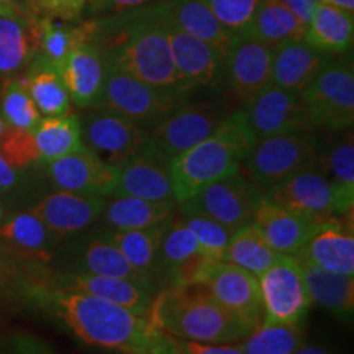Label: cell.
<instances>
[{
    "label": "cell",
    "mask_w": 354,
    "mask_h": 354,
    "mask_svg": "<svg viewBox=\"0 0 354 354\" xmlns=\"http://www.w3.org/2000/svg\"><path fill=\"white\" fill-rule=\"evenodd\" d=\"M21 292L84 344L122 354L148 353L154 330L148 317L35 277L25 279Z\"/></svg>",
    "instance_id": "obj_1"
},
{
    "label": "cell",
    "mask_w": 354,
    "mask_h": 354,
    "mask_svg": "<svg viewBox=\"0 0 354 354\" xmlns=\"http://www.w3.org/2000/svg\"><path fill=\"white\" fill-rule=\"evenodd\" d=\"M95 41L107 63L141 82L184 94L172 59L161 2L94 19Z\"/></svg>",
    "instance_id": "obj_2"
},
{
    "label": "cell",
    "mask_w": 354,
    "mask_h": 354,
    "mask_svg": "<svg viewBox=\"0 0 354 354\" xmlns=\"http://www.w3.org/2000/svg\"><path fill=\"white\" fill-rule=\"evenodd\" d=\"M149 322L154 328L197 343H240L256 328L228 312L202 286H167L153 297Z\"/></svg>",
    "instance_id": "obj_3"
},
{
    "label": "cell",
    "mask_w": 354,
    "mask_h": 354,
    "mask_svg": "<svg viewBox=\"0 0 354 354\" xmlns=\"http://www.w3.org/2000/svg\"><path fill=\"white\" fill-rule=\"evenodd\" d=\"M254 143L240 110L230 113L201 143L171 158L169 172L176 203L185 202L209 184L243 169Z\"/></svg>",
    "instance_id": "obj_4"
},
{
    "label": "cell",
    "mask_w": 354,
    "mask_h": 354,
    "mask_svg": "<svg viewBox=\"0 0 354 354\" xmlns=\"http://www.w3.org/2000/svg\"><path fill=\"white\" fill-rule=\"evenodd\" d=\"M322 153L313 130L284 133L258 140L248 154L245 176L259 194H268L295 172L312 166Z\"/></svg>",
    "instance_id": "obj_5"
},
{
    "label": "cell",
    "mask_w": 354,
    "mask_h": 354,
    "mask_svg": "<svg viewBox=\"0 0 354 354\" xmlns=\"http://www.w3.org/2000/svg\"><path fill=\"white\" fill-rule=\"evenodd\" d=\"M313 130L342 133L354 123V73L351 61L336 55L300 91Z\"/></svg>",
    "instance_id": "obj_6"
},
{
    "label": "cell",
    "mask_w": 354,
    "mask_h": 354,
    "mask_svg": "<svg viewBox=\"0 0 354 354\" xmlns=\"http://www.w3.org/2000/svg\"><path fill=\"white\" fill-rule=\"evenodd\" d=\"M187 97L141 82L107 63L104 88L95 107L120 113L143 130H149L187 102Z\"/></svg>",
    "instance_id": "obj_7"
},
{
    "label": "cell",
    "mask_w": 354,
    "mask_h": 354,
    "mask_svg": "<svg viewBox=\"0 0 354 354\" xmlns=\"http://www.w3.org/2000/svg\"><path fill=\"white\" fill-rule=\"evenodd\" d=\"M258 279L263 322L302 326L313 302L299 259L292 254H281Z\"/></svg>",
    "instance_id": "obj_8"
},
{
    "label": "cell",
    "mask_w": 354,
    "mask_h": 354,
    "mask_svg": "<svg viewBox=\"0 0 354 354\" xmlns=\"http://www.w3.org/2000/svg\"><path fill=\"white\" fill-rule=\"evenodd\" d=\"M261 194L248 180L243 169L215 180L196 196L179 203L183 216H205L236 232L253 221L256 202Z\"/></svg>",
    "instance_id": "obj_9"
},
{
    "label": "cell",
    "mask_w": 354,
    "mask_h": 354,
    "mask_svg": "<svg viewBox=\"0 0 354 354\" xmlns=\"http://www.w3.org/2000/svg\"><path fill=\"white\" fill-rule=\"evenodd\" d=\"M228 113L212 102H184L165 120L146 130L148 145L171 159L210 136Z\"/></svg>",
    "instance_id": "obj_10"
},
{
    "label": "cell",
    "mask_w": 354,
    "mask_h": 354,
    "mask_svg": "<svg viewBox=\"0 0 354 354\" xmlns=\"http://www.w3.org/2000/svg\"><path fill=\"white\" fill-rule=\"evenodd\" d=\"M82 141L87 149L110 166L120 167L148 143L146 130L112 110L92 107L81 118Z\"/></svg>",
    "instance_id": "obj_11"
},
{
    "label": "cell",
    "mask_w": 354,
    "mask_h": 354,
    "mask_svg": "<svg viewBox=\"0 0 354 354\" xmlns=\"http://www.w3.org/2000/svg\"><path fill=\"white\" fill-rule=\"evenodd\" d=\"M254 140L284 133L313 130L305 112L300 92L268 84L241 110Z\"/></svg>",
    "instance_id": "obj_12"
},
{
    "label": "cell",
    "mask_w": 354,
    "mask_h": 354,
    "mask_svg": "<svg viewBox=\"0 0 354 354\" xmlns=\"http://www.w3.org/2000/svg\"><path fill=\"white\" fill-rule=\"evenodd\" d=\"M162 13H165L172 59L184 94H192L197 88H216L225 84V57L209 43L185 33L179 26L171 24L165 7Z\"/></svg>",
    "instance_id": "obj_13"
},
{
    "label": "cell",
    "mask_w": 354,
    "mask_h": 354,
    "mask_svg": "<svg viewBox=\"0 0 354 354\" xmlns=\"http://www.w3.org/2000/svg\"><path fill=\"white\" fill-rule=\"evenodd\" d=\"M198 286H202L212 299L236 317L256 326L263 322L259 279L246 269L238 268L228 261H215Z\"/></svg>",
    "instance_id": "obj_14"
},
{
    "label": "cell",
    "mask_w": 354,
    "mask_h": 354,
    "mask_svg": "<svg viewBox=\"0 0 354 354\" xmlns=\"http://www.w3.org/2000/svg\"><path fill=\"white\" fill-rule=\"evenodd\" d=\"M43 166L51 184L66 192L107 197L113 194L118 179V167L107 165L87 148Z\"/></svg>",
    "instance_id": "obj_15"
},
{
    "label": "cell",
    "mask_w": 354,
    "mask_h": 354,
    "mask_svg": "<svg viewBox=\"0 0 354 354\" xmlns=\"http://www.w3.org/2000/svg\"><path fill=\"white\" fill-rule=\"evenodd\" d=\"M215 261L207 258L196 236L183 218H172L166 225L159 248V269L167 286H198Z\"/></svg>",
    "instance_id": "obj_16"
},
{
    "label": "cell",
    "mask_w": 354,
    "mask_h": 354,
    "mask_svg": "<svg viewBox=\"0 0 354 354\" xmlns=\"http://www.w3.org/2000/svg\"><path fill=\"white\" fill-rule=\"evenodd\" d=\"M274 46L251 37L236 38L225 56V84L234 99L248 104L271 84Z\"/></svg>",
    "instance_id": "obj_17"
},
{
    "label": "cell",
    "mask_w": 354,
    "mask_h": 354,
    "mask_svg": "<svg viewBox=\"0 0 354 354\" xmlns=\"http://www.w3.org/2000/svg\"><path fill=\"white\" fill-rule=\"evenodd\" d=\"M264 196L310 218L325 221L338 216L335 190L317 161L277 184Z\"/></svg>",
    "instance_id": "obj_18"
},
{
    "label": "cell",
    "mask_w": 354,
    "mask_h": 354,
    "mask_svg": "<svg viewBox=\"0 0 354 354\" xmlns=\"http://www.w3.org/2000/svg\"><path fill=\"white\" fill-rule=\"evenodd\" d=\"M251 223L276 253L295 254L320 228L323 221L297 214L261 194Z\"/></svg>",
    "instance_id": "obj_19"
},
{
    "label": "cell",
    "mask_w": 354,
    "mask_h": 354,
    "mask_svg": "<svg viewBox=\"0 0 354 354\" xmlns=\"http://www.w3.org/2000/svg\"><path fill=\"white\" fill-rule=\"evenodd\" d=\"M351 218L353 214L325 220L312 238L292 256L325 271L353 276L354 234Z\"/></svg>",
    "instance_id": "obj_20"
},
{
    "label": "cell",
    "mask_w": 354,
    "mask_h": 354,
    "mask_svg": "<svg viewBox=\"0 0 354 354\" xmlns=\"http://www.w3.org/2000/svg\"><path fill=\"white\" fill-rule=\"evenodd\" d=\"M112 196L138 197L154 202H176L169 159L146 143L135 158L118 167V179Z\"/></svg>",
    "instance_id": "obj_21"
},
{
    "label": "cell",
    "mask_w": 354,
    "mask_h": 354,
    "mask_svg": "<svg viewBox=\"0 0 354 354\" xmlns=\"http://www.w3.org/2000/svg\"><path fill=\"white\" fill-rule=\"evenodd\" d=\"M105 202L107 198L100 196L56 190L39 198L30 212L41 218L56 236H68L102 218Z\"/></svg>",
    "instance_id": "obj_22"
},
{
    "label": "cell",
    "mask_w": 354,
    "mask_h": 354,
    "mask_svg": "<svg viewBox=\"0 0 354 354\" xmlns=\"http://www.w3.org/2000/svg\"><path fill=\"white\" fill-rule=\"evenodd\" d=\"M107 57L95 39L82 43L61 64L59 74L71 102L79 109L95 107L105 82Z\"/></svg>",
    "instance_id": "obj_23"
},
{
    "label": "cell",
    "mask_w": 354,
    "mask_h": 354,
    "mask_svg": "<svg viewBox=\"0 0 354 354\" xmlns=\"http://www.w3.org/2000/svg\"><path fill=\"white\" fill-rule=\"evenodd\" d=\"M53 286L63 289L84 292L107 302L125 307L138 315L148 317L153 302V287L133 279L95 276L87 272H73L50 281ZM149 318V317H148Z\"/></svg>",
    "instance_id": "obj_24"
},
{
    "label": "cell",
    "mask_w": 354,
    "mask_h": 354,
    "mask_svg": "<svg viewBox=\"0 0 354 354\" xmlns=\"http://www.w3.org/2000/svg\"><path fill=\"white\" fill-rule=\"evenodd\" d=\"M336 55L317 50L302 38L274 46L271 84L300 92Z\"/></svg>",
    "instance_id": "obj_25"
},
{
    "label": "cell",
    "mask_w": 354,
    "mask_h": 354,
    "mask_svg": "<svg viewBox=\"0 0 354 354\" xmlns=\"http://www.w3.org/2000/svg\"><path fill=\"white\" fill-rule=\"evenodd\" d=\"M37 53L33 57L59 71L71 53L82 43L95 39L94 20L69 21L53 17H38L35 20Z\"/></svg>",
    "instance_id": "obj_26"
},
{
    "label": "cell",
    "mask_w": 354,
    "mask_h": 354,
    "mask_svg": "<svg viewBox=\"0 0 354 354\" xmlns=\"http://www.w3.org/2000/svg\"><path fill=\"white\" fill-rule=\"evenodd\" d=\"M57 238L33 212L6 215L0 221V243L21 258L46 263L51 259Z\"/></svg>",
    "instance_id": "obj_27"
},
{
    "label": "cell",
    "mask_w": 354,
    "mask_h": 354,
    "mask_svg": "<svg viewBox=\"0 0 354 354\" xmlns=\"http://www.w3.org/2000/svg\"><path fill=\"white\" fill-rule=\"evenodd\" d=\"M171 24L179 26L185 33L214 46L221 56H227L233 38L221 26L203 0H159Z\"/></svg>",
    "instance_id": "obj_28"
},
{
    "label": "cell",
    "mask_w": 354,
    "mask_h": 354,
    "mask_svg": "<svg viewBox=\"0 0 354 354\" xmlns=\"http://www.w3.org/2000/svg\"><path fill=\"white\" fill-rule=\"evenodd\" d=\"M302 266L310 299L318 307L342 322H349L354 312V279L299 261Z\"/></svg>",
    "instance_id": "obj_29"
},
{
    "label": "cell",
    "mask_w": 354,
    "mask_h": 354,
    "mask_svg": "<svg viewBox=\"0 0 354 354\" xmlns=\"http://www.w3.org/2000/svg\"><path fill=\"white\" fill-rule=\"evenodd\" d=\"M343 135L333 145L320 153L317 162L326 176L336 197L338 216L351 215L354 205V141L351 130L342 131Z\"/></svg>",
    "instance_id": "obj_30"
},
{
    "label": "cell",
    "mask_w": 354,
    "mask_h": 354,
    "mask_svg": "<svg viewBox=\"0 0 354 354\" xmlns=\"http://www.w3.org/2000/svg\"><path fill=\"white\" fill-rule=\"evenodd\" d=\"M176 202H154L138 197L112 196L105 202L104 216L112 230H141L174 218Z\"/></svg>",
    "instance_id": "obj_31"
},
{
    "label": "cell",
    "mask_w": 354,
    "mask_h": 354,
    "mask_svg": "<svg viewBox=\"0 0 354 354\" xmlns=\"http://www.w3.org/2000/svg\"><path fill=\"white\" fill-rule=\"evenodd\" d=\"M354 38V15L342 8L318 3L305 30L304 41L317 50L343 55L351 50Z\"/></svg>",
    "instance_id": "obj_32"
},
{
    "label": "cell",
    "mask_w": 354,
    "mask_h": 354,
    "mask_svg": "<svg viewBox=\"0 0 354 354\" xmlns=\"http://www.w3.org/2000/svg\"><path fill=\"white\" fill-rule=\"evenodd\" d=\"M35 20L0 15V76H15L32 63L37 53Z\"/></svg>",
    "instance_id": "obj_33"
},
{
    "label": "cell",
    "mask_w": 354,
    "mask_h": 354,
    "mask_svg": "<svg viewBox=\"0 0 354 354\" xmlns=\"http://www.w3.org/2000/svg\"><path fill=\"white\" fill-rule=\"evenodd\" d=\"M21 79L41 117H61L71 112L73 102L56 68L33 57Z\"/></svg>",
    "instance_id": "obj_34"
},
{
    "label": "cell",
    "mask_w": 354,
    "mask_h": 354,
    "mask_svg": "<svg viewBox=\"0 0 354 354\" xmlns=\"http://www.w3.org/2000/svg\"><path fill=\"white\" fill-rule=\"evenodd\" d=\"M35 145L39 154V165L53 159L81 151L86 148L82 141L81 117L69 112L61 117H44L33 130Z\"/></svg>",
    "instance_id": "obj_35"
},
{
    "label": "cell",
    "mask_w": 354,
    "mask_h": 354,
    "mask_svg": "<svg viewBox=\"0 0 354 354\" xmlns=\"http://www.w3.org/2000/svg\"><path fill=\"white\" fill-rule=\"evenodd\" d=\"M167 223L141 230H113V232H109L110 238L122 251V254L125 256L131 268L151 286L153 277L156 276L159 269V248H161L162 234H165Z\"/></svg>",
    "instance_id": "obj_36"
},
{
    "label": "cell",
    "mask_w": 354,
    "mask_h": 354,
    "mask_svg": "<svg viewBox=\"0 0 354 354\" xmlns=\"http://www.w3.org/2000/svg\"><path fill=\"white\" fill-rule=\"evenodd\" d=\"M305 30L307 26L281 0H261L245 37L277 46L290 39L304 38Z\"/></svg>",
    "instance_id": "obj_37"
},
{
    "label": "cell",
    "mask_w": 354,
    "mask_h": 354,
    "mask_svg": "<svg viewBox=\"0 0 354 354\" xmlns=\"http://www.w3.org/2000/svg\"><path fill=\"white\" fill-rule=\"evenodd\" d=\"M77 272L95 274V276H107V277H122L133 279L148 284L143 277L140 276L130 263L122 254L115 245L110 233H99L92 240H88L79 253V266ZM151 286V284H148ZM153 287V286H151Z\"/></svg>",
    "instance_id": "obj_38"
},
{
    "label": "cell",
    "mask_w": 354,
    "mask_h": 354,
    "mask_svg": "<svg viewBox=\"0 0 354 354\" xmlns=\"http://www.w3.org/2000/svg\"><path fill=\"white\" fill-rule=\"evenodd\" d=\"M279 253L269 246L263 234L253 223L246 225L233 233L227 250V261L238 268L246 269L248 272L261 276L266 269L274 264L279 258Z\"/></svg>",
    "instance_id": "obj_39"
},
{
    "label": "cell",
    "mask_w": 354,
    "mask_h": 354,
    "mask_svg": "<svg viewBox=\"0 0 354 354\" xmlns=\"http://www.w3.org/2000/svg\"><path fill=\"white\" fill-rule=\"evenodd\" d=\"M302 344V326L261 322L238 346L245 354H294Z\"/></svg>",
    "instance_id": "obj_40"
},
{
    "label": "cell",
    "mask_w": 354,
    "mask_h": 354,
    "mask_svg": "<svg viewBox=\"0 0 354 354\" xmlns=\"http://www.w3.org/2000/svg\"><path fill=\"white\" fill-rule=\"evenodd\" d=\"M0 113L8 127L24 131H33L43 118L21 76H12L0 87Z\"/></svg>",
    "instance_id": "obj_41"
},
{
    "label": "cell",
    "mask_w": 354,
    "mask_h": 354,
    "mask_svg": "<svg viewBox=\"0 0 354 354\" xmlns=\"http://www.w3.org/2000/svg\"><path fill=\"white\" fill-rule=\"evenodd\" d=\"M183 221L196 236L198 248L207 258L227 261V250L234 232L205 216L185 215L183 216Z\"/></svg>",
    "instance_id": "obj_42"
},
{
    "label": "cell",
    "mask_w": 354,
    "mask_h": 354,
    "mask_svg": "<svg viewBox=\"0 0 354 354\" xmlns=\"http://www.w3.org/2000/svg\"><path fill=\"white\" fill-rule=\"evenodd\" d=\"M233 38L245 37L261 0H203Z\"/></svg>",
    "instance_id": "obj_43"
},
{
    "label": "cell",
    "mask_w": 354,
    "mask_h": 354,
    "mask_svg": "<svg viewBox=\"0 0 354 354\" xmlns=\"http://www.w3.org/2000/svg\"><path fill=\"white\" fill-rule=\"evenodd\" d=\"M0 154L17 169H28L39 165V154L35 145L33 131L17 130L8 127L2 141H0Z\"/></svg>",
    "instance_id": "obj_44"
},
{
    "label": "cell",
    "mask_w": 354,
    "mask_h": 354,
    "mask_svg": "<svg viewBox=\"0 0 354 354\" xmlns=\"http://www.w3.org/2000/svg\"><path fill=\"white\" fill-rule=\"evenodd\" d=\"M0 354H56L46 342L28 331L15 330L0 335Z\"/></svg>",
    "instance_id": "obj_45"
},
{
    "label": "cell",
    "mask_w": 354,
    "mask_h": 354,
    "mask_svg": "<svg viewBox=\"0 0 354 354\" xmlns=\"http://www.w3.org/2000/svg\"><path fill=\"white\" fill-rule=\"evenodd\" d=\"M35 7L41 17L76 21L81 20L86 0H33Z\"/></svg>",
    "instance_id": "obj_46"
},
{
    "label": "cell",
    "mask_w": 354,
    "mask_h": 354,
    "mask_svg": "<svg viewBox=\"0 0 354 354\" xmlns=\"http://www.w3.org/2000/svg\"><path fill=\"white\" fill-rule=\"evenodd\" d=\"M176 339L177 351L180 354H245L240 346L233 344H212V343H197L190 339Z\"/></svg>",
    "instance_id": "obj_47"
},
{
    "label": "cell",
    "mask_w": 354,
    "mask_h": 354,
    "mask_svg": "<svg viewBox=\"0 0 354 354\" xmlns=\"http://www.w3.org/2000/svg\"><path fill=\"white\" fill-rule=\"evenodd\" d=\"M153 2H158V0H100L92 13L97 17L115 15V13L133 10V8H140Z\"/></svg>",
    "instance_id": "obj_48"
},
{
    "label": "cell",
    "mask_w": 354,
    "mask_h": 354,
    "mask_svg": "<svg viewBox=\"0 0 354 354\" xmlns=\"http://www.w3.org/2000/svg\"><path fill=\"white\" fill-rule=\"evenodd\" d=\"M24 184V171L13 167L6 158L0 154V194L13 192Z\"/></svg>",
    "instance_id": "obj_49"
},
{
    "label": "cell",
    "mask_w": 354,
    "mask_h": 354,
    "mask_svg": "<svg viewBox=\"0 0 354 354\" xmlns=\"http://www.w3.org/2000/svg\"><path fill=\"white\" fill-rule=\"evenodd\" d=\"M148 353L149 354H180L177 351L174 336L167 335L165 331L158 328L153 330Z\"/></svg>",
    "instance_id": "obj_50"
},
{
    "label": "cell",
    "mask_w": 354,
    "mask_h": 354,
    "mask_svg": "<svg viewBox=\"0 0 354 354\" xmlns=\"http://www.w3.org/2000/svg\"><path fill=\"white\" fill-rule=\"evenodd\" d=\"M281 2L284 3V6L289 8L305 26H307L310 24V20H312L313 12H315L320 0H281Z\"/></svg>",
    "instance_id": "obj_51"
},
{
    "label": "cell",
    "mask_w": 354,
    "mask_h": 354,
    "mask_svg": "<svg viewBox=\"0 0 354 354\" xmlns=\"http://www.w3.org/2000/svg\"><path fill=\"white\" fill-rule=\"evenodd\" d=\"M13 282H17V279L12 264L0 253V305L3 304V299L7 297V292H10Z\"/></svg>",
    "instance_id": "obj_52"
},
{
    "label": "cell",
    "mask_w": 354,
    "mask_h": 354,
    "mask_svg": "<svg viewBox=\"0 0 354 354\" xmlns=\"http://www.w3.org/2000/svg\"><path fill=\"white\" fill-rule=\"evenodd\" d=\"M3 3H7L8 7H12L13 10H15L19 15L21 17H26V19L30 20H35L38 19V17H41L37 10V7H35L33 0H2Z\"/></svg>",
    "instance_id": "obj_53"
},
{
    "label": "cell",
    "mask_w": 354,
    "mask_h": 354,
    "mask_svg": "<svg viewBox=\"0 0 354 354\" xmlns=\"http://www.w3.org/2000/svg\"><path fill=\"white\" fill-rule=\"evenodd\" d=\"M320 3H326V6H333L346 10L349 13L354 12V0H320Z\"/></svg>",
    "instance_id": "obj_54"
},
{
    "label": "cell",
    "mask_w": 354,
    "mask_h": 354,
    "mask_svg": "<svg viewBox=\"0 0 354 354\" xmlns=\"http://www.w3.org/2000/svg\"><path fill=\"white\" fill-rule=\"evenodd\" d=\"M294 354H333V353L322 346H315V344H302V346H300Z\"/></svg>",
    "instance_id": "obj_55"
},
{
    "label": "cell",
    "mask_w": 354,
    "mask_h": 354,
    "mask_svg": "<svg viewBox=\"0 0 354 354\" xmlns=\"http://www.w3.org/2000/svg\"><path fill=\"white\" fill-rule=\"evenodd\" d=\"M0 15H19V13H17L12 7H8L7 3H3L2 0H0Z\"/></svg>",
    "instance_id": "obj_56"
},
{
    "label": "cell",
    "mask_w": 354,
    "mask_h": 354,
    "mask_svg": "<svg viewBox=\"0 0 354 354\" xmlns=\"http://www.w3.org/2000/svg\"><path fill=\"white\" fill-rule=\"evenodd\" d=\"M7 130H8V125H7V122H6V120H3L2 113H0V141H2V138H3V135H6V133H7Z\"/></svg>",
    "instance_id": "obj_57"
},
{
    "label": "cell",
    "mask_w": 354,
    "mask_h": 354,
    "mask_svg": "<svg viewBox=\"0 0 354 354\" xmlns=\"http://www.w3.org/2000/svg\"><path fill=\"white\" fill-rule=\"evenodd\" d=\"M99 2H100V0H86V6L91 7V12H94L95 7L99 6Z\"/></svg>",
    "instance_id": "obj_58"
},
{
    "label": "cell",
    "mask_w": 354,
    "mask_h": 354,
    "mask_svg": "<svg viewBox=\"0 0 354 354\" xmlns=\"http://www.w3.org/2000/svg\"><path fill=\"white\" fill-rule=\"evenodd\" d=\"M6 218V210H3V207L0 205V221Z\"/></svg>",
    "instance_id": "obj_59"
},
{
    "label": "cell",
    "mask_w": 354,
    "mask_h": 354,
    "mask_svg": "<svg viewBox=\"0 0 354 354\" xmlns=\"http://www.w3.org/2000/svg\"><path fill=\"white\" fill-rule=\"evenodd\" d=\"M107 354H122V353H113V351H109Z\"/></svg>",
    "instance_id": "obj_60"
},
{
    "label": "cell",
    "mask_w": 354,
    "mask_h": 354,
    "mask_svg": "<svg viewBox=\"0 0 354 354\" xmlns=\"http://www.w3.org/2000/svg\"><path fill=\"white\" fill-rule=\"evenodd\" d=\"M141 354H149V353H141Z\"/></svg>",
    "instance_id": "obj_61"
}]
</instances>
